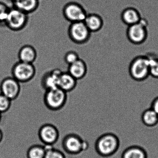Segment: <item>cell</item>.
<instances>
[{"label":"cell","mask_w":158,"mask_h":158,"mask_svg":"<svg viewBox=\"0 0 158 158\" xmlns=\"http://www.w3.org/2000/svg\"><path fill=\"white\" fill-rule=\"evenodd\" d=\"M141 120L146 126L154 127L158 123V115L151 108L147 109L142 113Z\"/></svg>","instance_id":"ffe728a7"},{"label":"cell","mask_w":158,"mask_h":158,"mask_svg":"<svg viewBox=\"0 0 158 158\" xmlns=\"http://www.w3.org/2000/svg\"><path fill=\"white\" fill-rule=\"evenodd\" d=\"M63 15L71 23L84 22L88 13L84 7L76 2L67 3L63 7Z\"/></svg>","instance_id":"9c48e42d"},{"label":"cell","mask_w":158,"mask_h":158,"mask_svg":"<svg viewBox=\"0 0 158 158\" xmlns=\"http://www.w3.org/2000/svg\"><path fill=\"white\" fill-rule=\"evenodd\" d=\"M40 140L45 146H53L60 138V132L57 127L51 123H46L40 127L38 132Z\"/></svg>","instance_id":"30bf717a"},{"label":"cell","mask_w":158,"mask_h":158,"mask_svg":"<svg viewBox=\"0 0 158 158\" xmlns=\"http://www.w3.org/2000/svg\"><path fill=\"white\" fill-rule=\"evenodd\" d=\"M18 57L20 61L34 64L37 57V52L33 46L29 45H24L19 50Z\"/></svg>","instance_id":"ac0fdd59"},{"label":"cell","mask_w":158,"mask_h":158,"mask_svg":"<svg viewBox=\"0 0 158 158\" xmlns=\"http://www.w3.org/2000/svg\"><path fill=\"white\" fill-rule=\"evenodd\" d=\"M68 36L75 44L82 45L87 43L92 33L84 22L71 23L68 29Z\"/></svg>","instance_id":"8992f818"},{"label":"cell","mask_w":158,"mask_h":158,"mask_svg":"<svg viewBox=\"0 0 158 158\" xmlns=\"http://www.w3.org/2000/svg\"><path fill=\"white\" fill-rule=\"evenodd\" d=\"M140 13L134 8H127L124 10L121 15L122 22L127 26L137 23L141 19Z\"/></svg>","instance_id":"2e32d148"},{"label":"cell","mask_w":158,"mask_h":158,"mask_svg":"<svg viewBox=\"0 0 158 158\" xmlns=\"http://www.w3.org/2000/svg\"><path fill=\"white\" fill-rule=\"evenodd\" d=\"M45 146L46 152L44 158H67L66 155L62 151L53 148V146Z\"/></svg>","instance_id":"603a6c76"},{"label":"cell","mask_w":158,"mask_h":158,"mask_svg":"<svg viewBox=\"0 0 158 158\" xmlns=\"http://www.w3.org/2000/svg\"><path fill=\"white\" fill-rule=\"evenodd\" d=\"M10 10L5 3L0 2V23L5 24Z\"/></svg>","instance_id":"484cf974"},{"label":"cell","mask_w":158,"mask_h":158,"mask_svg":"<svg viewBox=\"0 0 158 158\" xmlns=\"http://www.w3.org/2000/svg\"><path fill=\"white\" fill-rule=\"evenodd\" d=\"M84 22L92 34L100 32L104 26L103 18L98 13L88 14Z\"/></svg>","instance_id":"4fadbf2b"},{"label":"cell","mask_w":158,"mask_h":158,"mask_svg":"<svg viewBox=\"0 0 158 158\" xmlns=\"http://www.w3.org/2000/svg\"><path fill=\"white\" fill-rule=\"evenodd\" d=\"M12 102L9 98L0 93V113L2 114L9 111L11 106Z\"/></svg>","instance_id":"cb8c5ba5"},{"label":"cell","mask_w":158,"mask_h":158,"mask_svg":"<svg viewBox=\"0 0 158 158\" xmlns=\"http://www.w3.org/2000/svg\"><path fill=\"white\" fill-rule=\"evenodd\" d=\"M122 158H148V154L142 147L133 146L128 147L124 151Z\"/></svg>","instance_id":"d6986e66"},{"label":"cell","mask_w":158,"mask_h":158,"mask_svg":"<svg viewBox=\"0 0 158 158\" xmlns=\"http://www.w3.org/2000/svg\"><path fill=\"white\" fill-rule=\"evenodd\" d=\"M145 55L148 59L150 76L158 79V55L153 52L147 53Z\"/></svg>","instance_id":"7402d4cb"},{"label":"cell","mask_w":158,"mask_h":158,"mask_svg":"<svg viewBox=\"0 0 158 158\" xmlns=\"http://www.w3.org/2000/svg\"><path fill=\"white\" fill-rule=\"evenodd\" d=\"M21 83L13 77H7L3 79L0 85L1 93L11 100L16 99L21 92Z\"/></svg>","instance_id":"8fae6325"},{"label":"cell","mask_w":158,"mask_h":158,"mask_svg":"<svg viewBox=\"0 0 158 158\" xmlns=\"http://www.w3.org/2000/svg\"><path fill=\"white\" fill-rule=\"evenodd\" d=\"M79 59L80 58L78 53L73 51H68L65 53L64 56V62L68 65L75 62Z\"/></svg>","instance_id":"d4e9b609"},{"label":"cell","mask_w":158,"mask_h":158,"mask_svg":"<svg viewBox=\"0 0 158 158\" xmlns=\"http://www.w3.org/2000/svg\"><path fill=\"white\" fill-rule=\"evenodd\" d=\"M46 152V146L35 144L29 147L27 151V158H44Z\"/></svg>","instance_id":"44dd1931"},{"label":"cell","mask_w":158,"mask_h":158,"mask_svg":"<svg viewBox=\"0 0 158 158\" xmlns=\"http://www.w3.org/2000/svg\"><path fill=\"white\" fill-rule=\"evenodd\" d=\"M77 80L68 72H62L58 81V87L66 93L73 91L76 87Z\"/></svg>","instance_id":"9a60e30c"},{"label":"cell","mask_w":158,"mask_h":158,"mask_svg":"<svg viewBox=\"0 0 158 158\" xmlns=\"http://www.w3.org/2000/svg\"><path fill=\"white\" fill-rule=\"evenodd\" d=\"M36 72L35 67L33 64L19 61L12 68V77L20 83H27L34 78Z\"/></svg>","instance_id":"52a82bcc"},{"label":"cell","mask_w":158,"mask_h":158,"mask_svg":"<svg viewBox=\"0 0 158 158\" xmlns=\"http://www.w3.org/2000/svg\"><path fill=\"white\" fill-rule=\"evenodd\" d=\"M62 72L60 69H53L43 75L41 84L46 91L58 87V81Z\"/></svg>","instance_id":"7c38bea8"},{"label":"cell","mask_w":158,"mask_h":158,"mask_svg":"<svg viewBox=\"0 0 158 158\" xmlns=\"http://www.w3.org/2000/svg\"><path fill=\"white\" fill-rule=\"evenodd\" d=\"M67 72L76 80H81L87 73V65L84 60L79 59L75 62L68 65Z\"/></svg>","instance_id":"5bb4252c"},{"label":"cell","mask_w":158,"mask_h":158,"mask_svg":"<svg viewBox=\"0 0 158 158\" xmlns=\"http://www.w3.org/2000/svg\"><path fill=\"white\" fill-rule=\"evenodd\" d=\"M151 108L158 115V96L152 101Z\"/></svg>","instance_id":"4316f807"},{"label":"cell","mask_w":158,"mask_h":158,"mask_svg":"<svg viewBox=\"0 0 158 158\" xmlns=\"http://www.w3.org/2000/svg\"><path fill=\"white\" fill-rule=\"evenodd\" d=\"M120 146L118 137L113 133H106L102 135L96 140L95 150L102 157L112 156L117 152Z\"/></svg>","instance_id":"6da1fadb"},{"label":"cell","mask_w":158,"mask_h":158,"mask_svg":"<svg viewBox=\"0 0 158 158\" xmlns=\"http://www.w3.org/2000/svg\"><path fill=\"white\" fill-rule=\"evenodd\" d=\"M67 98V93L58 87L46 91L43 101L49 110L57 111L64 108Z\"/></svg>","instance_id":"277c9868"},{"label":"cell","mask_w":158,"mask_h":158,"mask_svg":"<svg viewBox=\"0 0 158 158\" xmlns=\"http://www.w3.org/2000/svg\"><path fill=\"white\" fill-rule=\"evenodd\" d=\"M62 147L64 151L69 155H77L87 150L89 145L87 141L78 134L71 133L66 135L62 141Z\"/></svg>","instance_id":"5b68a950"},{"label":"cell","mask_w":158,"mask_h":158,"mask_svg":"<svg viewBox=\"0 0 158 158\" xmlns=\"http://www.w3.org/2000/svg\"><path fill=\"white\" fill-rule=\"evenodd\" d=\"M149 26L148 20L142 17L137 23L128 26L127 36L129 42L135 45L145 43L148 36Z\"/></svg>","instance_id":"3957f363"},{"label":"cell","mask_w":158,"mask_h":158,"mask_svg":"<svg viewBox=\"0 0 158 158\" xmlns=\"http://www.w3.org/2000/svg\"><path fill=\"white\" fill-rule=\"evenodd\" d=\"M2 117V114L0 113V122L1 121Z\"/></svg>","instance_id":"f1b7e54d"},{"label":"cell","mask_w":158,"mask_h":158,"mask_svg":"<svg viewBox=\"0 0 158 158\" xmlns=\"http://www.w3.org/2000/svg\"><path fill=\"white\" fill-rule=\"evenodd\" d=\"M129 75L134 81L144 82L150 77L148 59L146 55H139L131 61L129 66Z\"/></svg>","instance_id":"7a4b0ae2"},{"label":"cell","mask_w":158,"mask_h":158,"mask_svg":"<svg viewBox=\"0 0 158 158\" xmlns=\"http://www.w3.org/2000/svg\"><path fill=\"white\" fill-rule=\"evenodd\" d=\"M3 139V133L2 129L0 128V143H1Z\"/></svg>","instance_id":"83f0119b"},{"label":"cell","mask_w":158,"mask_h":158,"mask_svg":"<svg viewBox=\"0 0 158 158\" xmlns=\"http://www.w3.org/2000/svg\"><path fill=\"white\" fill-rule=\"evenodd\" d=\"M13 7L27 14L35 11L39 6V0H13Z\"/></svg>","instance_id":"e0dca14e"},{"label":"cell","mask_w":158,"mask_h":158,"mask_svg":"<svg viewBox=\"0 0 158 158\" xmlns=\"http://www.w3.org/2000/svg\"><path fill=\"white\" fill-rule=\"evenodd\" d=\"M28 20V15L13 7L10 8L4 24L10 30L17 32L23 30L26 27Z\"/></svg>","instance_id":"ba28073f"}]
</instances>
